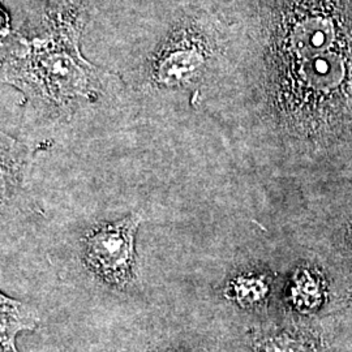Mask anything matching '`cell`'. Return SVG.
<instances>
[{
  "label": "cell",
  "mask_w": 352,
  "mask_h": 352,
  "mask_svg": "<svg viewBox=\"0 0 352 352\" xmlns=\"http://www.w3.org/2000/svg\"><path fill=\"white\" fill-rule=\"evenodd\" d=\"M263 352H309L302 342L287 333H279L264 337L258 342Z\"/></svg>",
  "instance_id": "cell-7"
},
{
  "label": "cell",
  "mask_w": 352,
  "mask_h": 352,
  "mask_svg": "<svg viewBox=\"0 0 352 352\" xmlns=\"http://www.w3.org/2000/svg\"><path fill=\"white\" fill-rule=\"evenodd\" d=\"M218 52L214 23L204 12L187 13L175 21L142 68L151 90L193 88L201 82Z\"/></svg>",
  "instance_id": "cell-2"
},
{
  "label": "cell",
  "mask_w": 352,
  "mask_h": 352,
  "mask_svg": "<svg viewBox=\"0 0 352 352\" xmlns=\"http://www.w3.org/2000/svg\"><path fill=\"white\" fill-rule=\"evenodd\" d=\"M39 316L34 308L0 294V343L1 352H19L16 337L21 331L36 330Z\"/></svg>",
  "instance_id": "cell-5"
},
{
  "label": "cell",
  "mask_w": 352,
  "mask_h": 352,
  "mask_svg": "<svg viewBox=\"0 0 352 352\" xmlns=\"http://www.w3.org/2000/svg\"><path fill=\"white\" fill-rule=\"evenodd\" d=\"M141 223L138 213L111 223L94 227L84 240V260L102 282L123 289L133 280L136 234Z\"/></svg>",
  "instance_id": "cell-3"
},
{
  "label": "cell",
  "mask_w": 352,
  "mask_h": 352,
  "mask_svg": "<svg viewBox=\"0 0 352 352\" xmlns=\"http://www.w3.org/2000/svg\"><path fill=\"white\" fill-rule=\"evenodd\" d=\"M85 20L71 4L46 11L45 32L26 38L7 33L1 42L3 80L38 107L69 118L82 103L101 96L111 74L89 63L80 51Z\"/></svg>",
  "instance_id": "cell-1"
},
{
  "label": "cell",
  "mask_w": 352,
  "mask_h": 352,
  "mask_svg": "<svg viewBox=\"0 0 352 352\" xmlns=\"http://www.w3.org/2000/svg\"><path fill=\"white\" fill-rule=\"evenodd\" d=\"M33 154L32 151L1 132V204L14 199L25 187L30 173Z\"/></svg>",
  "instance_id": "cell-4"
},
{
  "label": "cell",
  "mask_w": 352,
  "mask_h": 352,
  "mask_svg": "<svg viewBox=\"0 0 352 352\" xmlns=\"http://www.w3.org/2000/svg\"><path fill=\"white\" fill-rule=\"evenodd\" d=\"M160 352H193L188 350V349H183V347H170V349H166L164 351Z\"/></svg>",
  "instance_id": "cell-9"
},
{
  "label": "cell",
  "mask_w": 352,
  "mask_h": 352,
  "mask_svg": "<svg viewBox=\"0 0 352 352\" xmlns=\"http://www.w3.org/2000/svg\"><path fill=\"white\" fill-rule=\"evenodd\" d=\"M72 3V0H49L47 4V11L54 12V11H60L67 7H69Z\"/></svg>",
  "instance_id": "cell-8"
},
{
  "label": "cell",
  "mask_w": 352,
  "mask_h": 352,
  "mask_svg": "<svg viewBox=\"0 0 352 352\" xmlns=\"http://www.w3.org/2000/svg\"><path fill=\"white\" fill-rule=\"evenodd\" d=\"M269 285L264 277L253 274H241L234 278L227 287L226 296L239 305L250 307L263 302L267 295Z\"/></svg>",
  "instance_id": "cell-6"
}]
</instances>
